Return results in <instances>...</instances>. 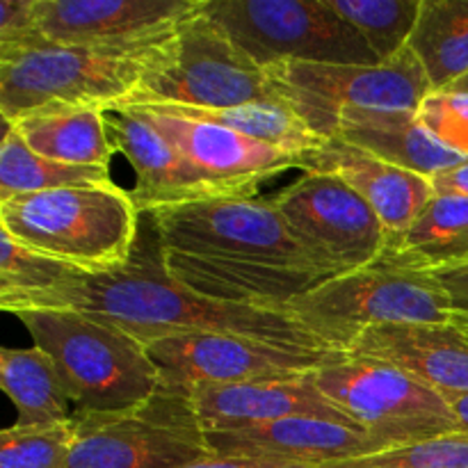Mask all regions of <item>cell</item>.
<instances>
[{
	"mask_svg": "<svg viewBox=\"0 0 468 468\" xmlns=\"http://www.w3.org/2000/svg\"><path fill=\"white\" fill-rule=\"evenodd\" d=\"M37 155L76 167L110 169L117 146L108 110L96 105H46L7 123Z\"/></svg>",
	"mask_w": 468,
	"mask_h": 468,
	"instance_id": "23",
	"label": "cell"
},
{
	"mask_svg": "<svg viewBox=\"0 0 468 468\" xmlns=\"http://www.w3.org/2000/svg\"><path fill=\"white\" fill-rule=\"evenodd\" d=\"M158 108L169 110V112L186 114V117L201 119V122L218 123V126L231 128L240 135L259 140L263 144L274 146V149L288 151V154L302 155L306 151H314L323 144V137L315 135L304 122L295 114L291 105L283 103L282 99L268 101H251V103L233 105L224 110H199V108Z\"/></svg>",
	"mask_w": 468,
	"mask_h": 468,
	"instance_id": "27",
	"label": "cell"
},
{
	"mask_svg": "<svg viewBox=\"0 0 468 468\" xmlns=\"http://www.w3.org/2000/svg\"><path fill=\"white\" fill-rule=\"evenodd\" d=\"M108 126L114 146L119 154L126 155L135 172V187L131 190V197L142 213L197 201L231 199L201 169H197L140 110H110Z\"/></svg>",
	"mask_w": 468,
	"mask_h": 468,
	"instance_id": "16",
	"label": "cell"
},
{
	"mask_svg": "<svg viewBox=\"0 0 468 468\" xmlns=\"http://www.w3.org/2000/svg\"><path fill=\"white\" fill-rule=\"evenodd\" d=\"M455 323L460 324L462 329H464V332H466V336H468V318H457V315H455Z\"/></svg>",
	"mask_w": 468,
	"mask_h": 468,
	"instance_id": "40",
	"label": "cell"
},
{
	"mask_svg": "<svg viewBox=\"0 0 468 468\" xmlns=\"http://www.w3.org/2000/svg\"><path fill=\"white\" fill-rule=\"evenodd\" d=\"M192 402L206 432L259 428L277 420L311 416L356 428L314 382V373L295 378L206 387L192 391Z\"/></svg>",
	"mask_w": 468,
	"mask_h": 468,
	"instance_id": "20",
	"label": "cell"
},
{
	"mask_svg": "<svg viewBox=\"0 0 468 468\" xmlns=\"http://www.w3.org/2000/svg\"><path fill=\"white\" fill-rule=\"evenodd\" d=\"M206 12L263 69L282 62L379 64L368 41L327 0H206Z\"/></svg>",
	"mask_w": 468,
	"mask_h": 468,
	"instance_id": "10",
	"label": "cell"
},
{
	"mask_svg": "<svg viewBox=\"0 0 468 468\" xmlns=\"http://www.w3.org/2000/svg\"><path fill=\"white\" fill-rule=\"evenodd\" d=\"M279 99L323 140L338 135L346 110L416 112L432 85L410 48L387 64L282 62L265 69Z\"/></svg>",
	"mask_w": 468,
	"mask_h": 468,
	"instance_id": "9",
	"label": "cell"
},
{
	"mask_svg": "<svg viewBox=\"0 0 468 468\" xmlns=\"http://www.w3.org/2000/svg\"><path fill=\"white\" fill-rule=\"evenodd\" d=\"M206 437L219 457H261L314 468L391 451L364 430L311 416L277 420L259 428L219 430L206 432Z\"/></svg>",
	"mask_w": 468,
	"mask_h": 468,
	"instance_id": "18",
	"label": "cell"
},
{
	"mask_svg": "<svg viewBox=\"0 0 468 468\" xmlns=\"http://www.w3.org/2000/svg\"><path fill=\"white\" fill-rule=\"evenodd\" d=\"M204 0H37L41 35L53 44H126L167 37Z\"/></svg>",
	"mask_w": 468,
	"mask_h": 468,
	"instance_id": "15",
	"label": "cell"
},
{
	"mask_svg": "<svg viewBox=\"0 0 468 468\" xmlns=\"http://www.w3.org/2000/svg\"><path fill=\"white\" fill-rule=\"evenodd\" d=\"M0 387L16 407V425L71 419V398L50 356L37 346L0 350Z\"/></svg>",
	"mask_w": 468,
	"mask_h": 468,
	"instance_id": "25",
	"label": "cell"
},
{
	"mask_svg": "<svg viewBox=\"0 0 468 468\" xmlns=\"http://www.w3.org/2000/svg\"><path fill=\"white\" fill-rule=\"evenodd\" d=\"M334 12L350 23L379 64L396 59L410 48L423 0H327Z\"/></svg>",
	"mask_w": 468,
	"mask_h": 468,
	"instance_id": "29",
	"label": "cell"
},
{
	"mask_svg": "<svg viewBox=\"0 0 468 468\" xmlns=\"http://www.w3.org/2000/svg\"><path fill=\"white\" fill-rule=\"evenodd\" d=\"M46 39L37 21V0H0V53L32 48Z\"/></svg>",
	"mask_w": 468,
	"mask_h": 468,
	"instance_id": "34",
	"label": "cell"
},
{
	"mask_svg": "<svg viewBox=\"0 0 468 468\" xmlns=\"http://www.w3.org/2000/svg\"><path fill=\"white\" fill-rule=\"evenodd\" d=\"M0 306L7 314L21 309L80 311L123 329L142 346L169 334L219 332L288 350H329L286 309L227 304L178 282L167 268V250L151 210L142 213L135 250L122 270L101 277L80 274L48 292Z\"/></svg>",
	"mask_w": 468,
	"mask_h": 468,
	"instance_id": "1",
	"label": "cell"
},
{
	"mask_svg": "<svg viewBox=\"0 0 468 468\" xmlns=\"http://www.w3.org/2000/svg\"><path fill=\"white\" fill-rule=\"evenodd\" d=\"M142 210L112 186L59 187L0 201V231L27 250L101 277L131 261Z\"/></svg>",
	"mask_w": 468,
	"mask_h": 468,
	"instance_id": "3",
	"label": "cell"
},
{
	"mask_svg": "<svg viewBox=\"0 0 468 468\" xmlns=\"http://www.w3.org/2000/svg\"><path fill=\"white\" fill-rule=\"evenodd\" d=\"M272 204L332 272L373 268L387 250L388 236L378 213L332 174H304L279 190Z\"/></svg>",
	"mask_w": 468,
	"mask_h": 468,
	"instance_id": "13",
	"label": "cell"
},
{
	"mask_svg": "<svg viewBox=\"0 0 468 468\" xmlns=\"http://www.w3.org/2000/svg\"><path fill=\"white\" fill-rule=\"evenodd\" d=\"M455 414L460 432H468V393H455V396H443Z\"/></svg>",
	"mask_w": 468,
	"mask_h": 468,
	"instance_id": "38",
	"label": "cell"
},
{
	"mask_svg": "<svg viewBox=\"0 0 468 468\" xmlns=\"http://www.w3.org/2000/svg\"><path fill=\"white\" fill-rule=\"evenodd\" d=\"M318 468H468V432L441 434Z\"/></svg>",
	"mask_w": 468,
	"mask_h": 468,
	"instance_id": "32",
	"label": "cell"
},
{
	"mask_svg": "<svg viewBox=\"0 0 468 468\" xmlns=\"http://www.w3.org/2000/svg\"><path fill=\"white\" fill-rule=\"evenodd\" d=\"M71 419L69 468H186L215 455L192 393L167 384L131 411H73Z\"/></svg>",
	"mask_w": 468,
	"mask_h": 468,
	"instance_id": "7",
	"label": "cell"
},
{
	"mask_svg": "<svg viewBox=\"0 0 468 468\" xmlns=\"http://www.w3.org/2000/svg\"><path fill=\"white\" fill-rule=\"evenodd\" d=\"M39 350L50 356L76 411L122 414L160 388V370L137 338L80 311H14Z\"/></svg>",
	"mask_w": 468,
	"mask_h": 468,
	"instance_id": "4",
	"label": "cell"
},
{
	"mask_svg": "<svg viewBox=\"0 0 468 468\" xmlns=\"http://www.w3.org/2000/svg\"><path fill=\"white\" fill-rule=\"evenodd\" d=\"M76 268L27 250L0 231V304L27 300L80 277Z\"/></svg>",
	"mask_w": 468,
	"mask_h": 468,
	"instance_id": "30",
	"label": "cell"
},
{
	"mask_svg": "<svg viewBox=\"0 0 468 468\" xmlns=\"http://www.w3.org/2000/svg\"><path fill=\"white\" fill-rule=\"evenodd\" d=\"M186 468H314L306 464H295V462H279V460H261V457H219L213 455L208 460H201L197 464Z\"/></svg>",
	"mask_w": 468,
	"mask_h": 468,
	"instance_id": "36",
	"label": "cell"
},
{
	"mask_svg": "<svg viewBox=\"0 0 468 468\" xmlns=\"http://www.w3.org/2000/svg\"><path fill=\"white\" fill-rule=\"evenodd\" d=\"M434 277L441 282L446 288L448 297H451L452 314L457 318H468V265L462 268L443 270V272H434Z\"/></svg>",
	"mask_w": 468,
	"mask_h": 468,
	"instance_id": "35",
	"label": "cell"
},
{
	"mask_svg": "<svg viewBox=\"0 0 468 468\" xmlns=\"http://www.w3.org/2000/svg\"><path fill=\"white\" fill-rule=\"evenodd\" d=\"M451 90H452V91H468V76L462 78V80H457L455 85L451 87Z\"/></svg>",
	"mask_w": 468,
	"mask_h": 468,
	"instance_id": "39",
	"label": "cell"
},
{
	"mask_svg": "<svg viewBox=\"0 0 468 468\" xmlns=\"http://www.w3.org/2000/svg\"><path fill=\"white\" fill-rule=\"evenodd\" d=\"M304 174H332L352 187L378 213L388 240L402 236L432 201V181L375 158L341 137L324 140L300 155Z\"/></svg>",
	"mask_w": 468,
	"mask_h": 468,
	"instance_id": "17",
	"label": "cell"
},
{
	"mask_svg": "<svg viewBox=\"0 0 468 468\" xmlns=\"http://www.w3.org/2000/svg\"><path fill=\"white\" fill-rule=\"evenodd\" d=\"M268 99H279L268 71L206 12L204 0V7L174 30L158 67L126 105L224 110Z\"/></svg>",
	"mask_w": 468,
	"mask_h": 468,
	"instance_id": "6",
	"label": "cell"
},
{
	"mask_svg": "<svg viewBox=\"0 0 468 468\" xmlns=\"http://www.w3.org/2000/svg\"><path fill=\"white\" fill-rule=\"evenodd\" d=\"M346 355L393 366L441 396L468 393V336L455 320L370 327Z\"/></svg>",
	"mask_w": 468,
	"mask_h": 468,
	"instance_id": "19",
	"label": "cell"
},
{
	"mask_svg": "<svg viewBox=\"0 0 468 468\" xmlns=\"http://www.w3.org/2000/svg\"><path fill=\"white\" fill-rule=\"evenodd\" d=\"M430 181H432L434 195L468 197V160L446 169V172L437 174V176L430 178Z\"/></svg>",
	"mask_w": 468,
	"mask_h": 468,
	"instance_id": "37",
	"label": "cell"
},
{
	"mask_svg": "<svg viewBox=\"0 0 468 468\" xmlns=\"http://www.w3.org/2000/svg\"><path fill=\"white\" fill-rule=\"evenodd\" d=\"M329 350L343 352L379 324H451V297L434 274L373 268L336 274L286 306Z\"/></svg>",
	"mask_w": 468,
	"mask_h": 468,
	"instance_id": "5",
	"label": "cell"
},
{
	"mask_svg": "<svg viewBox=\"0 0 468 468\" xmlns=\"http://www.w3.org/2000/svg\"><path fill=\"white\" fill-rule=\"evenodd\" d=\"M320 391L387 448L460 432L446 398L402 370L341 355L314 370Z\"/></svg>",
	"mask_w": 468,
	"mask_h": 468,
	"instance_id": "11",
	"label": "cell"
},
{
	"mask_svg": "<svg viewBox=\"0 0 468 468\" xmlns=\"http://www.w3.org/2000/svg\"><path fill=\"white\" fill-rule=\"evenodd\" d=\"M174 35V32H172ZM167 37L126 44H53L0 53V112L5 123L46 105H96L131 101L158 67Z\"/></svg>",
	"mask_w": 468,
	"mask_h": 468,
	"instance_id": "2",
	"label": "cell"
},
{
	"mask_svg": "<svg viewBox=\"0 0 468 468\" xmlns=\"http://www.w3.org/2000/svg\"><path fill=\"white\" fill-rule=\"evenodd\" d=\"M410 50L434 91L468 76V0H423Z\"/></svg>",
	"mask_w": 468,
	"mask_h": 468,
	"instance_id": "26",
	"label": "cell"
},
{
	"mask_svg": "<svg viewBox=\"0 0 468 468\" xmlns=\"http://www.w3.org/2000/svg\"><path fill=\"white\" fill-rule=\"evenodd\" d=\"M112 183L110 169L55 163L44 155H37L12 126L5 128L3 144H0V201L18 195H32V192L59 190V187L112 186Z\"/></svg>",
	"mask_w": 468,
	"mask_h": 468,
	"instance_id": "28",
	"label": "cell"
},
{
	"mask_svg": "<svg viewBox=\"0 0 468 468\" xmlns=\"http://www.w3.org/2000/svg\"><path fill=\"white\" fill-rule=\"evenodd\" d=\"M73 419L48 425H9L0 434V468H69Z\"/></svg>",
	"mask_w": 468,
	"mask_h": 468,
	"instance_id": "31",
	"label": "cell"
},
{
	"mask_svg": "<svg viewBox=\"0 0 468 468\" xmlns=\"http://www.w3.org/2000/svg\"><path fill=\"white\" fill-rule=\"evenodd\" d=\"M167 251L336 277L295 236L272 199H213L151 210Z\"/></svg>",
	"mask_w": 468,
	"mask_h": 468,
	"instance_id": "8",
	"label": "cell"
},
{
	"mask_svg": "<svg viewBox=\"0 0 468 468\" xmlns=\"http://www.w3.org/2000/svg\"><path fill=\"white\" fill-rule=\"evenodd\" d=\"M123 108L140 110L197 169H201L231 199L256 197L265 181L300 167V155L274 149L231 128L169 112L158 105Z\"/></svg>",
	"mask_w": 468,
	"mask_h": 468,
	"instance_id": "14",
	"label": "cell"
},
{
	"mask_svg": "<svg viewBox=\"0 0 468 468\" xmlns=\"http://www.w3.org/2000/svg\"><path fill=\"white\" fill-rule=\"evenodd\" d=\"M167 268L178 282L199 295L261 309H286L292 300L332 279L320 272H302L250 261L201 259L174 251H167Z\"/></svg>",
	"mask_w": 468,
	"mask_h": 468,
	"instance_id": "21",
	"label": "cell"
},
{
	"mask_svg": "<svg viewBox=\"0 0 468 468\" xmlns=\"http://www.w3.org/2000/svg\"><path fill=\"white\" fill-rule=\"evenodd\" d=\"M347 144L414 172L434 178L437 174L468 160L432 135L416 112L391 110H346L338 122V135Z\"/></svg>",
	"mask_w": 468,
	"mask_h": 468,
	"instance_id": "22",
	"label": "cell"
},
{
	"mask_svg": "<svg viewBox=\"0 0 468 468\" xmlns=\"http://www.w3.org/2000/svg\"><path fill=\"white\" fill-rule=\"evenodd\" d=\"M160 370V384L197 391L206 387L295 378L318 370L343 352L288 350L272 343L251 341L219 332H183L144 343Z\"/></svg>",
	"mask_w": 468,
	"mask_h": 468,
	"instance_id": "12",
	"label": "cell"
},
{
	"mask_svg": "<svg viewBox=\"0 0 468 468\" xmlns=\"http://www.w3.org/2000/svg\"><path fill=\"white\" fill-rule=\"evenodd\" d=\"M416 117L437 140L468 158V91H430Z\"/></svg>",
	"mask_w": 468,
	"mask_h": 468,
	"instance_id": "33",
	"label": "cell"
},
{
	"mask_svg": "<svg viewBox=\"0 0 468 468\" xmlns=\"http://www.w3.org/2000/svg\"><path fill=\"white\" fill-rule=\"evenodd\" d=\"M378 265L430 274L468 265V197L434 195L419 219L387 242Z\"/></svg>",
	"mask_w": 468,
	"mask_h": 468,
	"instance_id": "24",
	"label": "cell"
}]
</instances>
